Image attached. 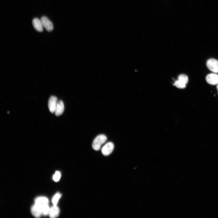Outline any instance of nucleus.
Returning <instances> with one entry per match:
<instances>
[{
	"mask_svg": "<svg viewBox=\"0 0 218 218\" xmlns=\"http://www.w3.org/2000/svg\"><path fill=\"white\" fill-rule=\"evenodd\" d=\"M216 88L217 91V93L218 94V84L217 85Z\"/></svg>",
	"mask_w": 218,
	"mask_h": 218,
	"instance_id": "obj_17",
	"label": "nucleus"
},
{
	"mask_svg": "<svg viewBox=\"0 0 218 218\" xmlns=\"http://www.w3.org/2000/svg\"><path fill=\"white\" fill-rule=\"evenodd\" d=\"M31 212L33 215L37 218L40 217L42 214L41 208L35 204L32 206L31 208Z\"/></svg>",
	"mask_w": 218,
	"mask_h": 218,
	"instance_id": "obj_10",
	"label": "nucleus"
},
{
	"mask_svg": "<svg viewBox=\"0 0 218 218\" xmlns=\"http://www.w3.org/2000/svg\"><path fill=\"white\" fill-rule=\"evenodd\" d=\"M61 196V194L59 193L56 194L54 196L52 200V202L54 205H56Z\"/></svg>",
	"mask_w": 218,
	"mask_h": 218,
	"instance_id": "obj_15",
	"label": "nucleus"
},
{
	"mask_svg": "<svg viewBox=\"0 0 218 218\" xmlns=\"http://www.w3.org/2000/svg\"><path fill=\"white\" fill-rule=\"evenodd\" d=\"M57 102V98L56 97L52 96L50 98L48 102V107L51 113H53L55 112Z\"/></svg>",
	"mask_w": 218,
	"mask_h": 218,
	"instance_id": "obj_6",
	"label": "nucleus"
},
{
	"mask_svg": "<svg viewBox=\"0 0 218 218\" xmlns=\"http://www.w3.org/2000/svg\"><path fill=\"white\" fill-rule=\"evenodd\" d=\"M206 81L209 84L216 85L218 84V75L215 73H210L207 75Z\"/></svg>",
	"mask_w": 218,
	"mask_h": 218,
	"instance_id": "obj_5",
	"label": "nucleus"
},
{
	"mask_svg": "<svg viewBox=\"0 0 218 218\" xmlns=\"http://www.w3.org/2000/svg\"><path fill=\"white\" fill-rule=\"evenodd\" d=\"M175 85L177 88L181 89H183L186 87V84L178 80L176 81L174 83Z\"/></svg>",
	"mask_w": 218,
	"mask_h": 218,
	"instance_id": "obj_13",
	"label": "nucleus"
},
{
	"mask_svg": "<svg viewBox=\"0 0 218 218\" xmlns=\"http://www.w3.org/2000/svg\"><path fill=\"white\" fill-rule=\"evenodd\" d=\"M50 208L48 204L45 206L42 207L41 208L42 214L45 216H46L49 214Z\"/></svg>",
	"mask_w": 218,
	"mask_h": 218,
	"instance_id": "obj_14",
	"label": "nucleus"
},
{
	"mask_svg": "<svg viewBox=\"0 0 218 218\" xmlns=\"http://www.w3.org/2000/svg\"><path fill=\"white\" fill-rule=\"evenodd\" d=\"M64 106L63 101L61 100L58 101L55 111V115L57 116L61 115L64 112Z\"/></svg>",
	"mask_w": 218,
	"mask_h": 218,
	"instance_id": "obj_8",
	"label": "nucleus"
},
{
	"mask_svg": "<svg viewBox=\"0 0 218 218\" xmlns=\"http://www.w3.org/2000/svg\"><path fill=\"white\" fill-rule=\"evenodd\" d=\"M178 80L186 84L188 82V77L186 75L181 74L179 76Z\"/></svg>",
	"mask_w": 218,
	"mask_h": 218,
	"instance_id": "obj_12",
	"label": "nucleus"
},
{
	"mask_svg": "<svg viewBox=\"0 0 218 218\" xmlns=\"http://www.w3.org/2000/svg\"><path fill=\"white\" fill-rule=\"evenodd\" d=\"M60 213V210L56 205L53 206L50 208L49 215L52 218H56L58 216Z\"/></svg>",
	"mask_w": 218,
	"mask_h": 218,
	"instance_id": "obj_9",
	"label": "nucleus"
},
{
	"mask_svg": "<svg viewBox=\"0 0 218 218\" xmlns=\"http://www.w3.org/2000/svg\"><path fill=\"white\" fill-rule=\"evenodd\" d=\"M32 23L34 28L36 30L39 32L43 31V27L40 20L38 18H35L33 19Z\"/></svg>",
	"mask_w": 218,
	"mask_h": 218,
	"instance_id": "obj_11",
	"label": "nucleus"
},
{
	"mask_svg": "<svg viewBox=\"0 0 218 218\" xmlns=\"http://www.w3.org/2000/svg\"><path fill=\"white\" fill-rule=\"evenodd\" d=\"M114 147V145L112 143H107L101 149V152L102 154L104 156L110 155L113 152Z\"/></svg>",
	"mask_w": 218,
	"mask_h": 218,
	"instance_id": "obj_3",
	"label": "nucleus"
},
{
	"mask_svg": "<svg viewBox=\"0 0 218 218\" xmlns=\"http://www.w3.org/2000/svg\"><path fill=\"white\" fill-rule=\"evenodd\" d=\"M49 202L48 199L45 197H39L36 199L35 200V204L41 208L45 206L48 205Z\"/></svg>",
	"mask_w": 218,
	"mask_h": 218,
	"instance_id": "obj_7",
	"label": "nucleus"
},
{
	"mask_svg": "<svg viewBox=\"0 0 218 218\" xmlns=\"http://www.w3.org/2000/svg\"><path fill=\"white\" fill-rule=\"evenodd\" d=\"M107 140L106 136L104 135H100L97 136L94 140L92 147L95 151L99 150L101 146L105 143Z\"/></svg>",
	"mask_w": 218,
	"mask_h": 218,
	"instance_id": "obj_1",
	"label": "nucleus"
},
{
	"mask_svg": "<svg viewBox=\"0 0 218 218\" xmlns=\"http://www.w3.org/2000/svg\"><path fill=\"white\" fill-rule=\"evenodd\" d=\"M207 66L210 71L215 73H218V61L213 59H208L206 63Z\"/></svg>",
	"mask_w": 218,
	"mask_h": 218,
	"instance_id": "obj_2",
	"label": "nucleus"
},
{
	"mask_svg": "<svg viewBox=\"0 0 218 218\" xmlns=\"http://www.w3.org/2000/svg\"><path fill=\"white\" fill-rule=\"evenodd\" d=\"M42 25L47 31L51 32L53 29V23L46 17H42L40 20Z\"/></svg>",
	"mask_w": 218,
	"mask_h": 218,
	"instance_id": "obj_4",
	"label": "nucleus"
},
{
	"mask_svg": "<svg viewBox=\"0 0 218 218\" xmlns=\"http://www.w3.org/2000/svg\"><path fill=\"white\" fill-rule=\"evenodd\" d=\"M61 177V174L59 171H57L53 176V179L55 182L59 181Z\"/></svg>",
	"mask_w": 218,
	"mask_h": 218,
	"instance_id": "obj_16",
	"label": "nucleus"
}]
</instances>
